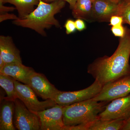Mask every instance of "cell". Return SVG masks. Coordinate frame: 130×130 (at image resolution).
Returning <instances> with one entry per match:
<instances>
[{
    "label": "cell",
    "mask_w": 130,
    "mask_h": 130,
    "mask_svg": "<svg viewBox=\"0 0 130 130\" xmlns=\"http://www.w3.org/2000/svg\"><path fill=\"white\" fill-rule=\"evenodd\" d=\"M125 29L112 56L98 58L88 67V73L102 86L130 74V29L126 27Z\"/></svg>",
    "instance_id": "1"
},
{
    "label": "cell",
    "mask_w": 130,
    "mask_h": 130,
    "mask_svg": "<svg viewBox=\"0 0 130 130\" xmlns=\"http://www.w3.org/2000/svg\"><path fill=\"white\" fill-rule=\"evenodd\" d=\"M65 5L66 2L63 1L47 3L40 0L37 7L32 12L23 18L13 20V24L31 29L42 36H46L45 29L53 26L58 28L61 27L59 22L55 16L60 12Z\"/></svg>",
    "instance_id": "2"
},
{
    "label": "cell",
    "mask_w": 130,
    "mask_h": 130,
    "mask_svg": "<svg viewBox=\"0 0 130 130\" xmlns=\"http://www.w3.org/2000/svg\"><path fill=\"white\" fill-rule=\"evenodd\" d=\"M108 102H98L93 99L64 106V126L87 125L99 118Z\"/></svg>",
    "instance_id": "3"
},
{
    "label": "cell",
    "mask_w": 130,
    "mask_h": 130,
    "mask_svg": "<svg viewBox=\"0 0 130 130\" xmlns=\"http://www.w3.org/2000/svg\"><path fill=\"white\" fill-rule=\"evenodd\" d=\"M130 93V74L102 86L100 93L92 99L98 102H109L124 97Z\"/></svg>",
    "instance_id": "4"
},
{
    "label": "cell",
    "mask_w": 130,
    "mask_h": 130,
    "mask_svg": "<svg viewBox=\"0 0 130 130\" xmlns=\"http://www.w3.org/2000/svg\"><path fill=\"white\" fill-rule=\"evenodd\" d=\"M14 84L17 98L31 111H41L56 104L55 101L51 100L39 101L34 91L27 84H23L15 79Z\"/></svg>",
    "instance_id": "5"
},
{
    "label": "cell",
    "mask_w": 130,
    "mask_h": 130,
    "mask_svg": "<svg viewBox=\"0 0 130 130\" xmlns=\"http://www.w3.org/2000/svg\"><path fill=\"white\" fill-rule=\"evenodd\" d=\"M15 104L13 124L19 130H40L41 123L36 114L26 107L19 98L14 101Z\"/></svg>",
    "instance_id": "6"
},
{
    "label": "cell",
    "mask_w": 130,
    "mask_h": 130,
    "mask_svg": "<svg viewBox=\"0 0 130 130\" xmlns=\"http://www.w3.org/2000/svg\"><path fill=\"white\" fill-rule=\"evenodd\" d=\"M102 85L95 80L90 86L81 90L74 91H60L55 101L58 105L66 106L92 99L101 90Z\"/></svg>",
    "instance_id": "7"
},
{
    "label": "cell",
    "mask_w": 130,
    "mask_h": 130,
    "mask_svg": "<svg viewBox=\"0 0 130 130\" xmlns=\"http://www.w3.org/2000/svg\"><path fill=\"white\" fill-rule=\"evenodd\" d=\"M27 85L36 94L45 100L55 101L60 91L48 81L44 74L35 71L30 75Z\"/></svg>",
    "instance_id": "8"
},
{
    "label": "cell",
    "mask_w": 130,
    "mask_h": 130,
    "mask_svg": "<svg viewBox=\"0 0 130 130\" xmlns=\"http://www.w3.org/2000/svg\"><path fill=\"white\" fill-rule=\"evenodd\" d=\"M64 106L56 104L41 111L33 112L40 119L41 130H62Z\"/></svg>",
    "instance_id": "9"
},
{
    "label": "cell",
    "mask_w": 130,
    "mask_h": 130,
    "mask_svg": "<svg viewBox=\"0 0 130 130\" xmlns=\"http://www.w3.org/2000/svg\"><path fill=\"white\" fill-rule=\"evenodd\" d=\"M130 116V95L111 101L99 115L103 119L125 120Z\"/></svg>",
    "instance_id": "10"
},
{
    "label": "cell",
    "mask_w": 130,
    "mask_h": 130,
    "mask_svg": "<svg viewBox=\"0 0 130 130\" xmlns=\"http://www.w3.org/2000/svg\"><path fill=\"white\" fill-rule=\"evenodd\" d=\"M120 2L118 3L109 0H94L92 12L93 21L108 22L112 16H119Z\"/></svg>",
    "instance_id": "11"
},
{
    "label": "cell",
    "mask_w": 130,
    "mask_h": 130,
    "mask_svg": "<svg viewBox=\"0 0 130 130\" xmlns=\"http://www.w3.org/2000/svg\"><path fill=\"white\" fill-rule=\"evenodd\" d=\"M0 57L6 64L19 62L22 63L20 52L9 36H0Z\"/></svg>",
    "instance_id": "12"
},
{
    "label": "cell",
    "mask_w": 130,
    "mask_h": 130,
    "mask_svg": "<svg viewBox=\"0 0 130 130\" xmlns=\"http://www.w3.org/2000/svg\"><path fill=\"white\" fill-rule=\"evenodd\" d=\"M34 71L32 68L26 66L22 63L14 62L6 64L0 70V73L10 76L15 80L27 84L30 75Z\"/></svg>",
    "instance_id": "13"
},
{
    "label": "cell",
    "mask_w": 130,
    "mask_h": 130,
    "mask_svg": "<svg viewBox=\"0 0 130 130\" xmlns=\"http://www.w3.org/2000/svg\"><path fill=\"white\" fill-rule=\"evenodd\" d=\"M15 104L14 101L5 98L1 102L0 130H15L13 124Z\"/></svg>",
    "instance_id": "14"
},
{
    "label": "cell",
    "mask_w": 130,
    "mask_h": 130,
    "mask_svg": "<svg viewBox=\"0 0 130 130\" xmlns=\"http://www.w3.org/2000/svg\"><path fill=\"white\" fill-rule=\"evenodd\" d=\"M94 0H77L72 9L73 16L87 21H92L93 3Z\"/></svg>",
    "instance_id": "15"
},
{
    "label": "cell",
    "mask_w": 130,
    "mask_h": 130,
    "mask_svg": "<svg viewBox=\"0 0 130 130\" xmlns=\"http://www.w3.org/2000/svg\"><path fill=\"white\" fill-rule=\"evenodd\" d=\"M125 120L103 119L98 118L87 126V130H121Z\"/></svg>",
    "instance_id": "16"
},
{
    "label": "cell",
    "mask_w": 130,
    "mask_h": 130,
    "mask_svg": "<svg viewBox=\"0 0 130 130\" xmlns=\"http://www.w3.org/2000/svg\"><path fill=\"white\" fill-rule=\"evenodd\" d=\"M40 0H0L3 4L6 3L14 5L18 11L19 18L22 19L32 12L35 7L40 3Z\"/></svg>",
    "instance_id": "17"
},
{
    "label": "cell",
    "mask_w": 130,
    "mask_h": 130,
    "mask_svg": "<svg viewBox=\"0 0 130 130\" xmlns=\"http://www.w3.org/2000/svg\"><path fill=\"white\" fill-rule=\"evenodd\" d=\"M14 80L11 77L0 73V86L6 93L7 100L14 101L17 98Z\"/></svg>",
    "instance_id": "18"
},
{
    "label": "cell",
    "mask_w": 130,
    "mask_h": 130,
    "mask_svg": "<svg viewBox=\"0 0 130 130\" xmlns=\"http://www.w3.org/2000/svg\"><path fill=\"white\" fill-rule=\"evenodd\" d=\"M120 11L119 16L123 18V24L130 26V0H122L120 2Z\"/></svg>",
    "instance_id": "19"
},
{
    "label": "cell",
    "mask_w": 130,
    "mask_h": 130,
    "mask_svg": "<svg viewBox=\"0 0 130 130\" xmlns=\"http://www.w3.org/2000/svg\"><path fill=\"white\" fill-rule=\"evenodd\" d=\"M111 31L115 36L122 38L125 35V27H124L122 25L112 26Z\"/></svg>",
    "instance_id": "20"
},
{
    "label": "cell",
    "mask_w": 130,
    "mask_h": 130,
    "mask_svg": "<svg viewBox=\"0 0 130 130\" xmlns=\"http://www.w3.org/2000/svg\"><path fill=\"white\" fill-rule=\"evenodd\" d=\"M66 30V33L70 35L75 32L76 30L75 21L71 19H68L65 23L64 26Z\"/></svg>",
    "instance_id": "21"
},
{
    "label": "cell",
    "mask_w": 130,
    "mask_h": 130,
    "mask_svg": "<svg viewBox=\"0 0 130 130\" xmlns=\"http://www.w3.org/2000/svg\"><path fill=\"white\" fill-rule=\"evenodd\" d=\"M109 22V25L112 26L122 25L123 24V18L121 16L115 15L111 17Z\"/></svg>",
    "instance_id": "22"
},
{
    "label": "cell",
    "mask_w": 130,
    "mask_h": 130,
    "mask_svg": "<svg viewBox=\"0 0 130 130\" xmlns=\"http://www.w3.org/2000/svg\"><path fill=\"white\" fill-rule=\"evenodd\" d=\"M19 18V17L15 14L9 13L8 12L0 14V22H2L7 20H15Z\"/></svg>",
    "instance_id": "23"
},
{
    "label": "cell",
    "mask_w": 130,
    "mask_h": 130,
    "mask_svg": "<svg viewBox=\"0 0 130 130\" xmlns=\"http://www.w3.org/2000/svg\"><path fill=\"white\" fill-rule=\"evenodd\" d=\"M75 23L77 30L79 31H82L86 29V24L82 19H77Z\"/></svg>",
    "instance_id": "24"
},
{
    "label": "cell",
    "mask_w": 130,
    "mask_h": 130,
    "mask_svg": "<svg viewBox=\"0 0 130 130\" xmlns=\"http://www.w3.org/2000/svg\"><path fill=\"white\" fill-rule=\"evenodd\" d=\"M2 3L0 2V14L12 12L16 9L15 7L5 6Z\"/></svg>",
    "instance_id": "25"
},
{
    "label": "cell",
    "mask_w": 130,
    "mask_h": 130,
    "mask_svg": "<svg viewBox=\"0 0 130 130\" xmlns=\"http://www.w3.org/2000/svg\"><path fill=\"white\" fill-rule=\"evenodd\" d=\"M42 1L44 2L47 3H50L56 1H64L67 2L69 3V4H70V8L71 9H72L74 7L77 1V0H42Z\"/></svg>",
    "instance_id": "26"
},
{
    "label": "cell",
    "mask_w": 130,
    "mask_h": 130,
    "mask_svg": "<svg viewBox=\"0 0 130 130\" xmlns=\"http://www.w3.org/2000/svg\"><path fill=\"white\" fill-rule=\"evenodd\" d=\"M121 130H130V116L125 121L124 124Z\"/></svg>",
    "instance_id": "27"
},
{
    "label": "cell",
    "mask_w": 130,
    "mask_h": 130,
    "mask_svg": "<svg viewBox=\"0 0 130 130\" xmlns=\"http://www.w3.org/2000/svg\"><path fill=\"white\" fill-rule=\"evenodd\" d=\"M6 64V63L5 61L1 57H0V70H2Z\"/></svg>",
    "instance_id": "28"
},
{
    "label": "cell",
    "mask_w": 130,
    "mask_h": 130,
    "mask_svg": "<svg viewBox=\"0 0 130 130\" xmlns=\"http://www.w3.org/2000/svg\"><path fill=\"white\" fill-rule=\"evenodd\" d=\"M109 1H111L112 2L116 3H119L122 0H109Z\"/></svg>",
    "instance_id": "29"
}]
</instances>
